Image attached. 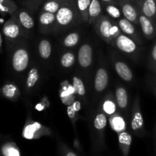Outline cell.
Returning <instances> with one entry per match:
<instances>
[{
    "label": "cell",
    "instance_id": "cell-15",
    "mask_svg": "<svg viewBox=\"0 0 156 156\" xmlns=\"http://www.w3.org/2000/svg\"><path fill=\"white\" fill-rule=\"evenodd\" d=\"M109 82V75L104 66H100L96 71L94 79V88L96 92L101 93L107 88Z\"/></svg>",
    "mask_w": 156,
    "mask_h": 156
},
{
    "label": "cell",
    "instance_id": "cell-4",
    "mask_svg": "<svg viewBox=\"0 0 156 156\" xmlns=\"http://www.w3.org/2000/svg\"><path fill=\"white\" fill-rule=\"evenodd\" d=\"M2 33L7 44H9V47L18 41H21L22 37L25 38L24 31L15 15L11 16L3 24Z\"/></svg>",
    "mask_w": 156,
    "mask_h": 156
},
{
    "label": "cell",
    "instance_id": "cell-25",
    "mask_svg": "<svg viewBox=\"0 0 156 156\" xmlns=\"http://www.w3.org/2000/svg\"><path fill=\"white\" fill-rule=\"evenodd\" d=\"M18 5L13 0H0V14L12 16L18 11Z\"/></svg>",
    "mask_w": 156,
    "mask_h": 156
},
{
    "label": "cell",
    "instance_id": "cell-20",
    "mask_svg": "<svg viewBox=\"0 0 156 156\" xmlns=\"http://www.w3.org/2000/svg\"><path fill=\"white\" fill-rule=\"evenodd\" d=\"M109 123L111 129L115 131L117 134L126 131V121L124 117L120 114L119 111L109 117Z\"/></svg>",
    "mask_w": 156,
    "mask_h": 156
},
{
    "label": "cell",
    "instance_id": "cell-38",
    "mask_svg": "<svg viewBox=\"0 0 156 156\" xmlns=\"http://www.w3.org/2000/svg\"><path fill=\"white\" fill-rule=\"evenodd\" d=\"M2 44H3V34L2 32H0V51H1L2 48Z\"/></svg>",
    "mask_w": 156,
    "mask_h": 156
},
{
    "label": "cell",
    "instance_id": "cell-23",
    "mask_svg": "<svg viewBox=\"0 0 156 156\" xmlns=\"http://www.w3.org/2000/svg\"><path fill=\"white\" fill-rule=\"evenodd\" d=\"M40 79V72L37 66H32L27 73L25 82V88L30 91L34 88Z\"/></svg>",
    "mask_w": 156,
    "mask_h": 156
},
{
    "label": "cell",
    "instance_id": "cell-26",
    "mask_svg": "<svg viewBox=\"0 0 156 156\" xmlns=\"http://www.w3.org/2000/svg\"><path fill=\"white\" fill-rule=\"evenodd\" d=\"M102 6L105 9L106 15L112 18L113 19L118 21L123 17L121 9L118 3H109V4L102 5Z\"/></svg>",
    "mask_w": 156,
    "mask_h": 156
},
{
    "label": "cell",
    "instance_id": "cell-35",
    "mask_svg": "<svg viewBox=\"0 0 156 156\" xmlns=\"http://www.w3.org/2000/svg\"><path fill=\"white\" fill-rule=\"evenodd\" d=\"M148 66H149V69L156 75V40L149 53Z\"/></svg>",
    "mask_w": 156,
    "mask_h": 156
},
{
    "label": "cell",
    "instance_id": "cell-22",
    "mask_svg": "<svg viewBox=\"0 0 156 156\" xmlns=\"http://www.w3.org/2000/svg\"><path fill=\"white\" fill-rule=\"evenodd\" d=\"M102 9H103V6L100 0H91L89 9H88V24H94L99 16L102 14Z\"/></svg>",
    "mask_w": 156,
    "mask_h": 156
},
{
    "label": "cell",
    "instance_id": "cell-16",
    "mask_svg": "<svg viewBox=\"0 0 156 156\" xmlns=\"http://www.w3.org/2000/svg\"><path fill=\"white\" fill-rule=\"evenodd\" d=\"M20 95V90L15 82L8 81L0 86V97L15 101L19 98Z\"/></svg>",
    "mask_w": 156,
    "mask_h": 156
},
{
    "label": "cell",
    "instance_id": "cell-37",
    "mask_svg": "<svg viewBox=\"0 0 156 156\" xmlns=\"http://www.w3.org/2000/svg\"><path fill=\"white\" fill-rule=\"evenodd\" d=\"M102 5L109 4V3H118V0H100Z\"/></svg>",
    "mask_w": 156,
    "mask_h": 156
},
{
    "label": "cell",
    "instance_id": "cell-2",
    "mask_svg": "<svg viewBox=\"0 0 156 156\" xmlns=\"http://www.w3.org/2000/svg\"><path fill=\"white\" fill-rule=\"evenodd\" d=\"M56 29L58 30L73 27L77 23L78 20H82L76 5V0L66 2L56 13Z\"/></svg>",
    "mask_w": 156,
    "mask_h": 156
},
{
    "label": "cell",
    "instance_id": "cell-27",
    "mask_svg": "<svg viewBox=\"0 0 156 156\" xmlns=\"http://www.w3.org/2000/svg\"><path fill=\"white\" fill-rule=\"evenodd\" d=\"M68 0H46L42 6L41 11L56 14L59 8Z\"/></svg>",
    "mask_w": 156,
    "mask_h": 156
},
{
    "label": "cell",
    "instance_id": "cell-11",
    "mask_svg": "<svg viewBox=\"0 0 156 156\" xmlns=\"http://www.w3.org/2000/svg\"><path fill=\"white\" fill-rule=\"evenodd\" d=\"M15 15L24 31L25 38H28V35L34 27V20L33 16L28 11L24 9H18Z\"/></svg>",
    "mask_w": 156,
    "mask_h": 156
},
{
    "label": "cell",
    "instance_id": "cell-1",
    "mask_svg": "<svg viewBox=\"0 0 156 156\" xmlns=\"http://www.w3.org/2000/svg\"><path fill=\"white\" fill-rule=\"evenodd\" d=\"M10 66L12 71L17 74L24 73L30 64V52L27 46L21 41L10 47Z\"/></svg>",
    "mask_w": 156,
    "mask_h": 156
},
{
    "label": "cell",
    "instance_id": "cell-29",
    "mask_svg": "<svg viewBox=\"0 0 156 156\" xmlns=\"http://www.w3.org/2000/svg\"><path fill=\"white\" fill-rule=\"evenodd\" d=\"M72 85L76 95L80 98H85L86 95V88L82 79L79 76H73Z\"/></svg>",
    "mask_w": 156,
    "mask_h": 156
},
{
    "label": "cell",
    "instance_id": "cell-7",
    "mask_svg": "<svg viewBox=\"0 0 156 156\" xmlns=\"http://www.w3.org/2000/svg\"><path fill=\"white\" fill-rule=\"evenodd\" d=\"M118 5L121 9L123 17L129 21L139 26V11L135 0H118Z\"/></svg>",
    "mask_w": 156,
    "mask_h": 156
},
{
    "label": "cell",
    "instance_id": "cell-12",
    "mask_svg": "<svg viewBox=\"0 0 156 156\" xmlns=\"http://www.w3.org/2000/svg\"><path fill=\"white\" fill-rule=\"evenodd\" d=\"M93 48L89 43H84L78 51V62L83 69H87L92 64Z\"/></svg>",
    "mask_w": 156,
    "mask_h": 156
},
{
    "label": "cell",
    "instance_id": "cell-5",
    "mask_svg": "<svg viewBox=\"0 0 156 156\" xmlns=\"http://www.w3.org/2000/svg\"><path fill=\"white\" fill-rule=\"evenodd\" d=\"M111 45L117 49L119 51L125 53L126 55H128L133 59L138 58L140 56V45L137 44L132 38L128 37L127 35L124 34L123 33L119 34L112 41Z\"/></svg>",
    "mask_w": 156,
    "mask_h": 156
},
{
    "label": "cell",
    "instance_id": "cell-8",
    "mask_svg": "<svg viewBox=\"0 0 156 156\" xmlns=\"http://www.w3.org/2000/svg\"><path fill=\"white\" fill-rule=\"evenodd\" d=\"M49 129L37 121L33 120H27L23 129V137L27 140H33L44 134H47Z\"/></svg>",
    "mask_w": 156,
    "mask_h": 156
},
{
    "label": "cell",
    "instance_id": "cell-39",
    "mask_svg": "<svg viewBox=\"0 0 156 156\" xmlns=\"http://www.w3.org/2000/svg\"><path fill=\"white\" fill-rule=\"evenodd\" d=\"M66 156H77V155H76L75 153H73V152H69Z\"/></svg>",
    "mask_w": 156,
    "mask_h": 156
},
{
    "label": "cell",
    "instance_id": "cell-10",
    "mask_svg": "<svg viewBox=\"0 0 156 156\" xmlns=\"http://www.w3.org/2000/svg\"><path fill=\"white\" fill-rule=\"evenodd\" d=\"M39 30L41 34L52 33L56 29V14L41 11L38 18Z\"/></svg>",
    "mask_w": 156,
    "mask_h": 156
},
{
    "label": "cell",
    "instance_id": "cell-36",
    "mask_svg": "<svg viewBox=\"0 0 156 156\" xmlns=\"http://www.w3.org/2000/svg\"><path fill=\"white\" fill-rule=\"evenodd\" d=\"M150 86H151V88H152V91L154 92V94L156 95V77L155 79H152V80H151L150 82Z\"/></svg>",
    "mask_w": 156,
    "mask_h": 156
},
{
    "label": "cell",
    "instance_id": "cell-17",
    "mask_svg": "<svg viewBox=\"0 0 156 156\" xmlns=\"http://www.w3.org/2000/svg\"><path fill=\"white\" fill-rule=\"evenodd\" d=\"M112 62L113 64H114V67L115 69L116 73L122 80L126 82H129L133 81V74L132 70L130 69L129 66L126 62L120 60V59H116V58L112 59Z\"/></svg>",
    "mask_w": 156,
    "mask_h": 156
},
{
    "label": "cell",
    "instance_id": "cell-28",
    "mask_svg": "<svg viewBox=\"0 0 156 156\" xmlns=\"http://www.w3.org/2000/svg\"><path fill=\"white\" fill-rule=\"evenodd\" d=\"M91 0H76L78 10L82 18V21L85 23L88 21V9Z\"/></svg>",
    "mask_w": 156,
    "mask_h": 156
},
{
    "label": "cell",
    "instance_id": "cell-18",
    "mask_svg": "<svg viewBox=\"0 0 156 156\" xmlns=\"http://www.w3.org/2000/svg\"><path fill=\"white\" fill-rule=\"evenodd\" d=\"M100 110L108 118L118 111L115 96H114L112 92H108L105 96L100 105Z\"/></svg>",
    "mask_w": 156,
    "mask_h": 156
},
{
    "label": "cell",
    "instance_id": "cell-14",
    "mask_svg": "<svg viewBox=\"0 0 156 156\" xmlns=\"http://www.w3.org/2000/svg\"><path fill=\"white\" fill-rule=\"evenodd\" d=\"M138 11L156 23V0H135Z\"/></svg>",
    "mask_w": 156,
    "mask_h": 156
},
{
    "label": "cell",
    "instance_id": "cell-40",
    "mask_svg": "<svg viewBox=\"0 0 156 156\" xmlns=\"http://www.w3.org/2000/svg\"><path fill=\"white\" fill-rule=\"evenodd\" d=\"M39 1H44V0H39Z\"/></svg>",
    "mask_w": 156,
    "mask_h": 156
},
{
    "label": "cell",
    "instance_id": "cell-33",
    "mask_svg": "<svg viewBox=\"0 0 156 156\" xmlns=\"http://www.w3.org/2000/svg\"><path fill=\"white\" fill-rule=\"evenodd\" d=\"M118 140L122 149L124 150V152H127L132 143V136L130 134L126 131L120 133H118Z\"/></svg>",
    "mask_w": 156,
    "mask_h": 156
},
{
    "label": "cell",
    "instance_id": "cell-6",
    "mask_svg": "<svg viewBox=\"0 0 156 156\" xmlns=\"http://www.w3.org/2000/svg\"><path fill=\"white\" fill-rule=\"evenodd\" d=\"M131 129L136 133H142L144 132V119L141 111L140 105V96L137 94L134 98L132 106V113L130 119Z\"/></svg>",
    "mask_w": 156,
    "mask_h": 156
},
{
    "label": "cell",
    "instance_id": "cell-24",
    "mask_svg": "<svg viewBox=\"0 0 156 156\" xmlns=\"http://www.w3.org/2000/svg\"><path fill=\"white\" fill-rule=\"evenodd\" d=\"M38 55L44 60H49L52 55L51 43L47 39H41L37 46Z\"/></svg>",
    "mask_w": 156,
    "mask_h": 156
},
{
    "label": "cell",
    "instance_id": "cell-3",
    "mask_svg": "<svg viewBox=\"0 0 156 156\" xmlns=\"http://www.w3.org/2000/svg\"><path fill=\"white\" fill-rule=\"evenodd\" d=\"M97 34L108 44L122 33L117 21L105 14H101L94 24Z\"/></svg>",
    "mask_w": 156,
    "mask_h": 156
},
{
    "label": "cell",
    "instance_id": "cell-34",
    "mask_svg": "<svg viewBox=\"0 0 156 156\" xmlns=\"http://www.w3.org/2000/svg\"><path fill=\"white\" fill-rule=\"evenodd\" d=\"M2 152L4 156H21L18 148L14 143H6L2 147Z\"/></svg>",
    "mask_w": 156,
    "mask_h": 156
},
{
    "label": "cell",
    "instance_id": "cell-32",
    "mask_svg": "<svg viewBox=\"0 0 156 156\" xmlns=\"http://www.w3.org/2000/svg\"><path fill=\"white\" fill-rule=\"evenodd\" d=\"M80 102L78 101H75L73 104H71L70 105L67 106V114H68L70 120H72V123H73V124H75L76 120L78 119L77 113L80 111Z\"/></svg>",
    "mask_w": 156,
    "mask_h": 156
},
{
    "label": "cell",
    "instance_id": "cell-13",
    "mask_svg": "<svg viewBox=\"0 0 156 156\" xmlns=\"http://www.w3.org/2000/svg\"><path fill=\"white\" fill-rule=\"evenodd\" d=\"M139 24L143 37L152 40L156 37V23L139 12Z\"/></svg>",
    "mask_w": 156,
    "mask_h": 156
},
{
    "label": "cell",
    "instance_id": "cell-21",
    "mask_svg": "<svg viewBox=\"0 0 156 156\" xmlns=\"http://www.w3.org/2000/svg\"><path fill=\"white\" fill-rule=\"evenodd\" d=\"M76 93L73 88V85H69L68 82L66 83H62L59 91V97L61 101L64 105L69 106L75 101L76 99Z\"/></svg>",
    "mask_w": 156,
    "mask_h": 156
},
{
    "label": "cell",
    "instance_id": "cell-19",
    "mask_svg": "<svg viewBox=\"0 0 156 156\" xmlns=\"http://www.w3.org/2000/svg\"><path fill=\"white\" fill-rule=\"evenodd\" d=\"M115 99L118 110L126 114L129 105V95L124 87L118 85L115 90Z\"/></svg>",
    "mask_w": 156,
    "mask_h": 156
},
{
    "label": "cell",
    "instance_id": "cell-9",
    "mask_svg": "<svg viewBox=\"0 0 156 156\" xmlns=\"http://www.w3.org/2000/svg\"><path fill=\"white\" fill-rule=\"evenodd\" d=\"M117 22L122 33H123L124 34L127 35L128 37L132 38L140 46L144 44V41H143L140 32L136 28L135 24H133L131 21L125 18L124 17L119 19Z\"/></svg>",
    "mask_w": 156,
    "mask_h": 156
},
{
    "label": "cell",
    "instance_id": "cell-31",
    "mask_svg": "<svg viewBox=\"0 0 156 156\" xmlns=\"http://www.w3.org/2000/svg\"><path fill=\"white\" fill-rule=\"evenodd\" d=\"M75 61H76V56L74 53L71 51H67L61 56L59 64L62 68L68 69L74 65Z\"/></svg>",
    "mask_w": 156,
    "mask_h": 156
},
{
    "label": "cell",
    "instance_id": "cell-30",
    "mask_svg": "<svg viewBox=\"0 0 156 156\" xmlns=\"http://www.w3.org/2000/svg\"><path fill=\"white\" fill-rule=\"evenodd\" d=\"M80 41V34L76 31L71 32L64 37L62 41V45L66 48L75 47Z\"/></svg>",
    "mask_w": 156,
    "mask_h": 156
}]
</instances>
